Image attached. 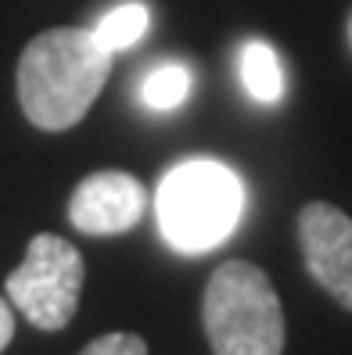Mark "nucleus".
<instances>
[{"label":"nucleus","instance_id":"nucleus-1","mask_svg":"<svg viewBox=\"0 0 352 355\" xmlns=\"http://www.w3.org/2000/svg\"><path fill=\"white\" fill-rule=\"evenodd\" d=\"M108 76L112 54L90 29L58 26L33 36L18 58V104L36 130H72L101 97Z\"/></svg>","mask_w":352,"mask_h":355},{"label":"nucleus","instance_id":"nucleus-2","mask_svg":"<svg viewBox=\"0 0 352 355\" xmlns=\"http://www.w3.org/2000/svg\"><path fill=\"white\" fill-rule=\"evenodd\" d=\"M162 237L176 252L201 255L234 234L244 212L241 180L216 158H191L165 173L155 194Z\"/></svg>","mask_w":352,"mask_h":355},{"label":"nucleus","instance_id":"nucleus-3","mask_svg":"<svg viewBox=\"0 0 352 355\" xmlns=\"http://www.w3.org/2000/svg\"><path fill=\"white\" fill-rule=\"evenodd\" d=\"M201 327L212 355H280L284 309L255 262L231 259L205 284Z\"/></svg>","mask_w":352,"mask_h":355},{"label":"nucleus","instance_id":"nucleus-4","mask_svg":"<svg viewBox=\"0 0 352 355\" xmlns=\"http://www.w3.org/2000/svg\"><path fill=\"white\" fill-rule=\"evenodd\" d=\"M83 266L79 248L58 234H36L26 248V259L8 273V302L40 330H61L79 309Z\"/></svg>","mask_w":352,"mask_h":355},{"label":"nucleus","instance_id":"nucleus-5","mask_svg":"<svg viewBox=\"0 0 352 355\" xmlns=\"http://www.w3.org/2000/svg\"><path fill=\"white\" fill-rule=\"evenodd\" d=\"M299 244L309 277L352 312V219L330 201H309L299 212Z\"/></svg>","mask_w":352,"mask_h":355},{"label":"nucleus","instance_id":"nucleus-6","mask_svg":"<svg viewBox=\"0 0 352 355\" xmlns=\"http://www.w3.org/2000/svg\"><path fill=\"white\" fill-rule=\"evenodd\" d=\"M148 212V187L133 173L101 169L83 176L69 198V223L90 237H119Z\"/></svg>","mask_w":352,"mask_h":355},{"label":"nucleus","instance_id":"nucleus-7","mask_svg":"<svg viewBox=\"0 0 352 355\" xmlns=\"http://www.w3.org/2000/svg\"><path fill=\"white\" fill-rule=\"evenodd\" d=\"M241 83L252 101L277 104L284 97V69L277 51L266 40H248L241 47Z\"/></svg>","mask_w":352,"mask_h":355},{"label":"nucleus","instance_id":"nucleus-8","mask_svg":"<svg viewBox=\"0 0 352 355\" xmlns=\"http://www.w3.org/2000/svg\"><path fill=\"white\" fill-rule=\"evenodd\" d=\"M148 26H151V11L144 4H137V0H126V4L112 8L90 33L108 54H119V51L133 47L137 40L148 33Z\"/></svg>","mask_w":352,"mask_h":355},{"label":"nucleus","instance_id":"nucleus-9","mask_svg":"<svg viewBox=\"0 0 352 355\" xmlns=\"http://www.w3.org/2000/svg\"><path fill=\"white\" fill-rule=\"evenodd\" d=\"M187 94H191V72H187V65H180V61L151 69L140 83V101L148 104L151 112H173L187 101Z\"/></svg>","mask_w":352,"mask_h":355},{"label":"nucleus","instance_id":"nucleus-10","mask_svg":"<svg viewBox=\"0 0 352 355\" xmlns=\"http://www.w3.org/2000/svg\"><path fill=\"white\" fill-rule=\"evenodd\" d=\"M79 355H148V341L140 334L115 330V334H105V338H94Z\"/></svg>","mask_w":352,"mask_h":355},{"label":"nucleus","instance_id":"nucleus-11","mask_svg":"<svg viewBox=\"0 0 352 355\" xmlns=\"http://www.w3.org/2000/svg\"><path fill=\"white\" fill-rule=\"evenodd\" d=\"M15 341V316H11V302L0 298V352Z\"/></svg>","mask_w":352,"mask_h":355}]
</instances>
